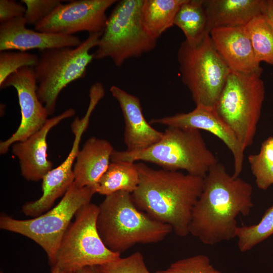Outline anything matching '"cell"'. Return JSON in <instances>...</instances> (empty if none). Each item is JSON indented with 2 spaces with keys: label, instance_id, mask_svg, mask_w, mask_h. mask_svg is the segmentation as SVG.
Returning a JSON list of instances; mask_svg holds the SVG:
<instances>
[{
  "label": "cell",
  "instance_id": "cell-1",
  "mask_svg": "<svg viewBox=\"0 0 273 273\" xmlns=\"http://www.w3.org/2000/svg\"><path fill=\"white\" fill-rule=\"evenodd\" d=\"M252 192L250 183L230 175L218 162L204 177L193 210L190 234L208 245L236 238L237 217L248 215L254 206Z\"/></svg>",
  "mask_w": 273,
  "mask_h": 273
},
{
  "label": "cell",
  "instance_id": "cell-2",
  "mask_svg": "<svg viewBox=\"0 0 273 273\" xmlns=\"http://www.w3.org/2000/svg\"><path fill=\"white\" fill-rule=\"evenodd\" d=\"M140 181L131 194L136 206L153 219L169 225L181 237L190 234L194 207L204 178L179 171L154 169L136 163Z\"/></svg>",
  "mask_w": 273,
  "mask_h": 273
},
{
  "label": "cell",
  "instance_id": "cell-3",
  "mask_svg": "<svg viewBox=\"0 0 273 273\" xmlns=\"http://www.w3.org/2000/svg\"><path fill=\"white\" fill-rule=\"evenodd\" d=\"M97 226L106 246L119 254L138 244L161 242L173 231L140 210L131 194L124 191L106 196L99 206Z\"/></svg>",
  "mask_w": 273,
  "mask_h": 273
},
{
  "label": "cell",
  "instance_id": "cell-4",
  "mask_svg": "<svg viewBox=\"0 0 273 273\" xmlns=\"http://www.w3.org/2000/svg\"><path fill=\"white\" fill-rule=\"evenodd\" d=\"M111 161H143L165 170H184L188 174L203 178L218 162L200 130L177 127H167L161 140L146 149L132 152L114 150Z\"/></svg>",
  "mask_w": 273,
  "mask_h": 273
},
{
  "label": "cell",
  "instance_id": "cell-5",
  "mask_svg": "<svg viewBox=\"0 0 273 273\" xmlns=\"http://www.w3.org/2000/svg\"><path fill=\"white\" fill-rule=\"evenodd\" d=\"M94 187L79 188L73 183L60 202L43 214L26 220L0 216V228L25 236L46 252L51 267L56 264L57 251L71 220L83 206L90 203Z\"/></svg>",
  "mask_w": 273,
  "mask_h": 273
},
{
  "label": "cell",
  "instance_id": "cell-6",
  "mask_svg": "<svg viewBox=\"0 0 273 273\" xmlns=\"http://www.w3.org/2000/svg\"><path fill=\"white\" fill-rule=\"evenodd\" d=\"M102 33L89 34L77 47L39 51L38 62L33 69L37 83V96L49 116L55 112L62 90L72 81L85 76L87 67L94 59L89 51L98 46Z\"/></svg>",
  "mask_w": 273,
  "mask_h": 273
},
{
  "label": "cell",
  "instance_id": "cell-7",
  "mask_svg": "<svg viewBox=\"0 0 273 273\" xmlns=\"http://www.w3.org/2000/svg\"><path fill=\"white\" fill-rule=\"evenodd\" d=\"M265 97L260 76L230 70L214 109L243 149L254 141Z\"/></svg>",
  "mask_w": 273,
  "mask_h": 273
},
{
  "label": "cell",
  "instance_id": "cell-8",
  "mask_svg": "<svg viewBox=\"0 0 273 273\" xmlns=\"http://www.w3.org/2000/svg\"><path fill=\"white\" fill-rule=\"evenodd\" d=\"M183 83L196 106L214 108L230 69L207 33L200 40L181 43L177 54Z\"/></svg>",
  "mask_w": 273,
  "mask_h": 273
},
{
  "label": "cell",
  "instance_id": "cell-9",
  "mask_svg": "<svg viewBox=\"0 0 273 273\" xmlns=\"http://www.w3.org/2000/svg\"><path fill=\"white\" fill-rule=\"evenodd\" d=\"M144 0L118 1L108 17L94 59L110 58L120 67L127 60L153 50L157 40L146 30L142 22Z\"/></svg>",
  "mask_w": 273,
  "mask_h": 273
},
{
  "label": "cell",
  "instance_id": "cell-10",
  "mask_svg": "<svg viewBox=\"0 0 273 273\" xmlns=\"http://www.w3.org/2000/svg\"><path fill=\"white\" fill-rule=\"evenodd\" d=\"M99 206L81 207L66 231L57 251L56 264L64 272H75L88 266H101L117 260L120 254L109 250L99 234Z\"/></svg>",
  "mask_w": 273,
  "mask_h": 273
},
{
  "label": "cell",
  "instance_id": "cell-11",
  "mask_svg": "<svg viewBox=\"0 0 273 273\" xmlns=\"http://www.w3.org/2000/svg\"><path fill=\"white\" fill-rule=\"evenodd\" d=\"M116 0H78L61 4L34 26L43 32L67 35L87 31L103 33L108 17L106 11Z\"/></svg>",
  "mask_w": 273,
  "mask_h": 273
},
{
  "label": "cell",
  "instance_id": "cell-12",
  "mask_svg": "<svg viewBox=\"0 0 273 273\" xmlns=\"http://www.w3.org/2000/svg\"><path fill=\"white\" fill-rule=\"evenodd\" d=\"M105 94L104 88L100 85H93L90 87L89 102L85 115L81 118H75L71 124L74 135L71 151L64 161L50 170L42 179V194L34 201V206L38 211L45 212L50 210L56 200L63 196L73 184V166L82 135L87 128L93 111Z\"/></svg>",
  "mask_w": 273,
  "mask_h": 273
},
{
  "label": "cell",
  "instance_id": "cell-13",
  "mask_svg": "<svg viewBox=\"0 0 273 273\" xmlns=\"http://www.w3.org/2000/svg\"><path fill=\"white\" fill-rule=\"evenodd\" d=\"M11 86L17 93L21 118L16 131L7 140L1 141V154L7 153L15 143L24 141L37 132L48 119L49 115L37 96V83L33 67L19 69L0 84L1 88Z\"/></svg>",
  "mask_w": 273,
  "mask_h": 273
},
{
  "label": "cell",
  "instance_id": "cell-14",
  "mask_svg": "<svg viewBox=\"0 0 273 273\" xmlns=\"http://www.w3.org/2000/svg\"><path fill=\"white\" fill-rule=\"evenodd\" d=\"M150 124L167 127L192 128L206 130L220 139L232 153L234 158L233 176H239L243 168L244 151L239 140L218 116L214 108L196 106L188 113H177L159 118L152 119Z\"/></svg>",
  "mask_w": 273,
  "mask_h": 273
},
{
  "label": "cell",
  "instance_id": "cell-15",
  "mask_svg": "<svg viewBox=\"0 0 273 273\" xmlns=\"http://www.w3.org/2000/svg\"><path fill=\"white\" fill-rule=\"evenodd\" d=\"M75 111L69 108L60 114L48 119L44 125L26 140L12 145V153L19 161L21 173L27 180L37 181L53 169L48 158L47 135L62 120L74 116Z\"/></svg>",
  "mask_w": 273,
  "mask_h": 273
},
{
  "label": "cell",
  "instance_id": "cell-16",
  "mask_svg": "<svg viewBox=\"0 0 273 273\" xmlns=\"http://www.w3.org/2000/svg\"><path fill=\"white\" fill-rule=\"evenodd\" d=\"M24 17L0 24V51L17 50L39 51L63 47L75 48L82 42L78 36L62 33L43 32L28 29Z\"/></svg>",
  "mask_w": 273,
  "mask_h": 273
},
{
  "label": "cell",
  "instance_id": "cell-17",
  "mask_svg": "<svg viewBox=\"0 0 273 273\" xmlns=\"http://www.w3.org/2000/svg\"><path fill=\"white\" fill-rule=\"evenodd\" d=\"M209 35L216 51L231 70L261 75L262 68L255 59L245 27L215 28Z\"/></svg>",
  "mask_w": 273,
  "mask_h": 273
},
{
  "label": "cell",
  "instance_id": "cell-18",
  "mask_svg": "<svg viewBox=\"0 0 273 273\" xmlns=\"http://www.w3.org/2000/svg\"><path fill=\"white\" fill-rule=\"evenodd\" d=\"M110 92L118 101L125 122L124 142L127 152L146 149L161 140L163 132L154 129L145 118L140 99L112 85Z\"/></svg>",
  "mask_w": 273,
  "mask_h": 273
},
{
  "label": "cell",
  "instance_id": "cell-19",
  "mask_svg": "<svg viewBox=\"0 0 273 273\" xmlns=\"http://www.w3.org/2000/svg\"><path fill=\"white\" fill-rule=\"evenodd\" d=\"M114 150L106 140L95 136L87 139L76 156L74 184L79 188L95 187L107 169Z\"/></svg>",
  "mask_w": 273,
  "mask_h": 273
},
{
  "label": "cell",
  "instance_id": "cell-20",
  "mask_svg": "<svg viewBox=\"0 0 273 273\" xmlns=\"http://www.w3.org/2000/svg\"><path fill=\"white\" fill-rule=\"evenodd\" d=\"M264 0H203L207 32L221 27H245L262 14Z\"/></svg>",
  "mask_w": 273,
  "mask_h": 273
},
{
  "label": "cell",
  "instance_id": "cell-21",
  "mask_svg": "<svg viewBox=\"0 0 273 273\" xmlns=\"http://www.w3.org/2000/svg\"><path fill=\"white\" fill-rule=\"evenodd\" d=\"M185 0H144L143 24L154 38L159 37L174 25L175 15Z\"/></svg>",
  "mask_w": 273,
  "mask_h": 273
},
{
  "label": "cell",
  "instance_id": "cell-22",
  "mask_svg": "<svg viewBox=\"0 0 273 273\" xmlns=\"http://www.w3.org/2000/svg\"><path fill=\"white\" fill-rule=\"evenodd\" d=\"M140 181L135 163L112 162L94 187L96 193L105 196L119 191L132 194Z\"/></svg>",
  "mask_w": 273,
  "mask_h": 273
},
{
  "label": "cell",
  "instance_id": "cell-23",
  "mask_svg": "<svg viewBox=\"0 0 273 273\" xmlns=\"http://www.w3.org/2000/svg\"><path fill=\"white\" fill-rule=\"evenodd\" d=\"M174 25L184 33L190 42L202 39L207 32V15L203 0H185L174 18Z\"/></svg>",
  "mask_w": 273,
  "mask_h": 273
},
{
  "label": "cell",
  "instance_id": "cell-24",
  "mask_svg": "<svg viewBox=\"0 0 273 273\" xmlns=\"http://www.w3.org/2000/svg\"><path fill=\"white\" fill-rule=\"evenodd\" d=\"M255 59L273 65V27L262 15L253 18L245 26Z\"/></svg>",
  "mask_w": 273,
  "mask_h": 273
},
{
  "label": "cell",
  "instance_id": "cell-25",
  "mask_svg": "<svg viewBox=\"0 0 273 273\" xmlns=\"http://www.w3.org/2000/svg\"><path fill=\"white\" fill-rule=\"evenodd\" d=\"M248 159L257 187L267 190L273 185V136L262 142L259 153L250 155Z\"/></svg>",
  "mask_w": 273,
  "mask_h": 273
},
{
  "label": "cell",
  "instance_id": "cell-26",
  "mask_svg": "<svg viewBox=\"0 0 273 273\" xmlns=\"http://www.w3.org/2000/svg\"><path fill=\"white\" fill-rule=\"evenodd\" d=\"M272 234L273 204L265 211L257 224L238 226L236 237L239 249L242 252L248 251Z\"/></svg>",
  "mask_w": 273,
  "mask_h": 273
},
{
  "label": "cell",
  "instance_id": "cell-27",
  "mask_svg": "<svg viewBox=\"0 0 273 273\" xmlns=\"http://www.w3.org/2000/svg\"><path fill=\"white\" fill-rule=\"evenodd\" d=\"M39 56L26 52L11 51L0 52V84L11 74L24 67H33Z\"/></svg>",
  "mask_w": 273,
  "mask_h": 273
},
{
  "label": "cell",
  "instance_id": "cell-28",
  "mask_svg": "<svg viewBox=\"0 0 273 273\" xmlns=\"http://www.w3.org/2000/svg\"><path fill=\"white\" fill-rule=\"evenodd\" d=\"M156 273H222L211 264L209 257L197 254L171 263L166 269Z\"/></svg>",
  "mask_w": 273,
  "mask_h": 273
},
{
  "label": "cell",
  "instance_id": "cell-29",
  "mask_svg": "<svg viewBox=\"0 0 273 273\" xmlns=\"http://www.w3.org/2000/svg\"><path fill=\"white\" fill-rule=\"evenodd\" d=\"M99 266L103 273H151L140 252Z\"/></svg>",
  "mask_w": 273,
  "mask_h": 273
},
{
  "label": "cell",
  "instance_id": "cell-30",
  "mask_svg": "<svg viewBox=\"0 0 273 273\" xmlns=\"http://www.w3.org/2000/svg\"><path fill=\"white\" fill-rule=\"evenodd\" d=\"M60 0H21L25 5L24 18L26 24L36 25L62 4Z\"/></svg>",
  "mask_w": 273,
  "mask_h": 273
},
{
  "label": "cell",
  "instance_id": "cell-31",
  "mask_svg": "<svg viewBox=\"0 0 273 273\" xmlns=\"http://www.w3.org/2000/svg\"><path fill=\"white\" fill-rule=\"evenodd\" d=\"M26 7L14 0L0 1V23L24 17Z\"/></svg>",
  "mask_w": 273,
  "mask_h": 273
},
{
  "label": "cell",
  "instance_id": "cell-32",
  "mask_svg": "<svg viewBox=\"0 0 273 273\" xmlns=\"http://www.w3.org/2000/svg\"><path fill=\"white\" fill-rule=\"evenodd\" d=\"M262 15L273 27V0H264Z\"/></svg>",
  "mask_w": 273,
  "mask_h": 273
},
{
  "label": "cell",
  "instance_id": "cell-33",
  "mask_svg": "<svg viewBox=\"0 0 273 273\" xmlns=\"http://www.w3.org/2000/svg\"><path fill=\"white\" fill-rule=\"evenodd\" d=\"M75 273H103L99 266H88L82 267Z\"/></svg>",
  "mask_w": 273,
  "mask_h": 273
},
{
  "label": "cell",
  "instance_id": "cell-34",
  "mask_svg": "<svg viewBox=\"0 0 273 273\" xmlns=\"http://www.w3.org/2000/svg\"><path fill=\"white\" fill-rule=\"evenodd\" d=\"M51 273H75L72 272H64L57 265H55L51 267Z\"/></svg>",
  "mask_w": 273,
  "mask_h": 273
}]
</instances>
